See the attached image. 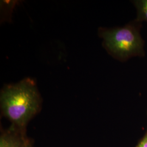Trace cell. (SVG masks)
Listing matches in <instances>:
<instances>
[{
    "label": "cell",
    "instance_id": "6da1fadb",
    "mask_svg": "<svg viewBox=\"0 0 147 147\" xmlns=\"http://www.w3.org/2000/svg\"><path fill=\"white\" fill-rule=\"evenodd\" d=\"M0 102L2 115L14 126L24 128L39 112L42 100L35 81L26 78L16 84L5 86Z\"/></svg>",
    "mask_w": 147,
    "mask_h": 147
},
{
    "label": "cell",
    "instance_id": "3957f363",
    "mask_svg": "<svg viewBox=\"0 0 147 147\" xmlns=\"http://www.w3.org/2000/svg\"><path fill=\"white\" fill-rule=\"evenodd\" d=\"M0 147H28L25 141L16 134L6 132L0 137Z\"/></svg>",
    "mask_w": 147,
    "mask_h": 147
},
{
    "label": "cell",
    "instance_id": "277c9868",
    "mask_svg": "<svg viewBox=\"0 0 147 147\" xmlns=\"http://www.w3.org/2000/svg\"><path fill=\"white\" fill-rule=\"evenodd\" d=\"M134 3L137 9V22H147V0H136Z\"/></svg>",
    "mask_w": 147,
    "mask_h": 147
},
{
    "label": "cell",
    "instance_id": "7a4b0ae2",
    "mask_svg": "<svg viewBox=\"0 0 147 147\" xmlns=\"http://www.w3.org/2000/svg\"><path fill=\"white\" fill-rule=\"evenodd\" d=\"M102 45L113 57L121 61L144 55V42L139 28L133 24L112 28L100 27Z\"/></svg>",
    "mask_w": 147,
    "mask_h": 147
},
{
    "label": "cell",
    "instance_id": "5b68a950",
    "mask_svg": "<svg viewBox=\"0 0 147 147\" xmlns=\"http://www.w3.org/2000/svg\"><path fill=\"white\" fill-rule=\"evenodd\" d=\"M136 147H147V132Z\"/></svg>",
    "mask_w": 147,
    "mask_h": 147
}]
</instances>
